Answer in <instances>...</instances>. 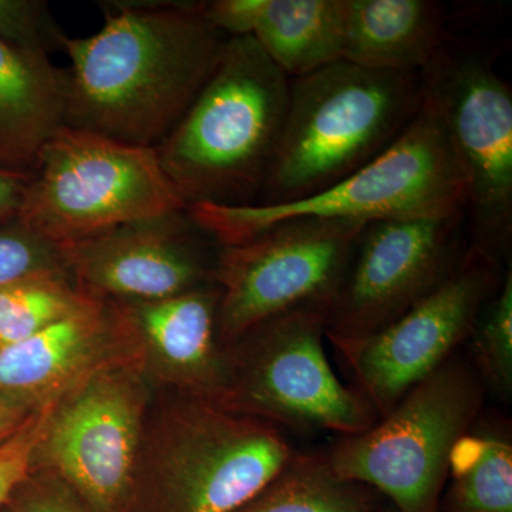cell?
Listing matches in <instances>:
<instances>
[{
	"mask_svg": "<svg viewBox=\"0 0 512 512\" xmlns=\"http://www.w3.org/2000/svg\"><path fill=\"white\" fill-rule=\"evenodd\" d=\"M128 357H140L133 332L120 306L100 299L28 339L2 346L0 396L43 406Z\"/></svg>",
	"mask_w": 512,
	"mask_h": 512,
	"instance_id": "2e32d148",
	"label": "cell"
},
{
	"mask_svg": "<svg viewBox=\"0 0 512 512\" xmlns=\"http://www.w3.org/2000/svg\"><path fill=\"white\" fill-rule=\"evenodd\" d=\"M474 356L484 384L500 396L512 390V274L508 269L497 292L488 299L473 332Z\"/></svg>",
	"mask_w": 512,
	"mask_h": 512,
	"instance_id": "603a6c76",
	"label": "cell"
},
{
	"mask_svg": "<svg viewBox=\"0 0 512 512\" xmlns=\"http://www.w3.org/2000/svg\"><path fill=\"white\" fill-rule=\"evenodd\" d=\"M67 70L50 56L0 40V170L30 175L47 141L64 127Z\"/></svg>",
	"mask_w": 512,
	"mask_h": 512,
	"instance_id": "e0dca14e",
	"label": "cell"
},
{
	"mask_svg": "<svg viewBox=\"0 0 512 512\" xmlns=\"http://www.w3.org/2000/svg\"><path fill=\"white\" fill-rule=\"evenodd\" d=\"M64 272L69 274L57 245L18 218L0 224V288L33 276Z\"/></svg>",
	"mask_w": 512,
	"mask_h": 512,
	"instance_id": "cb8c5ba5",
	"label": "cell"
},
{
	"mask_svg": "<svg viewBox=\"0 0 512 512\" xmlns=\"http://www.w3.org/2000/svg\"><path fill=\"white\" fill-rule=\"evenodd\" d=\"M184 208L156 148L63 127L40 153L18 220L62 247Z\"/></svg>",
	"mask_w": 512,
	"mask_h": 512,
	"instance_id": "8992f818",
	"label": "cell"
},
{
	"mask_svg": "<svg viewBox=\"0 0 512 512\" xmlns=\"http://www.w3.org/2000/svg\"><path fill=\"white\" fill-rule=\"evenodd\" d=\"M100 301L72 275L47 274L0 288V348L42 332Z\"/></svg>",
	"mask_w": 512,
	"mask_h": 512,
	"instance_id": "7402d4cb",
	"label": "cell"
},
{
	"mask_svg": "<svg viewBox=\"0 0 512 512\" xmlns=\"http://www.w3.org/2000/svg\"><path fill=\"white\" fill-rule=\"evenodd\" d=\"M466 212L366 224L329 309V340L370 335L400 318L450 275L464 251Z\"/></svg>",
	"mask_w": 512,
	"mask_h": 512,
	"instance_id": "4fadbf2b",
	"label": "cell"
},
{
	"mask_svg": "<svg viewBox=\"0 0 512 512\" xmlns=\"http://www.w3.org/2000/svg\"><path fill=\"white\" fill-rule=\"evenodd\" d=\"M220 299V288L210 282L157 301L116 302L153 387L221 403L228 367L218 333Z\"/></svg>",
	"mask_w": 512,
	"mask_h": 512,
	"instance_id": "9a60e30c",
	"label": "cell"
},
{
	"mask_svg": "<svg viewBox=\"0 0 512 512\" xmlns=\"http://www.w3.org/2000/svg\"><path fill=\"white\" fill-rule=\"evenodd\" d=\"M3 511H5V512H10V510H9V508H8V505H6L5 510H3Z\"/></svg>",
	"mask_w": 512,
	"mask_h": 512,
	"instance_id": "1f68e13d",
	"label": "cell"
},
{
	"mask_svg": "<svg viewBox=\"0 0 512 512\" xmlns=\"http://www.w3.org/2000/svg\"><path fill=\"white\" fill-rule=\"evenodd\" d=\"M423 103L420 73L346 62L291 80L281 138L258 204L311 197L384 153Z\"/></svg>",
	"mask_w": 512,
	"mask_h": 512,
	"instance_id": "3957f363",
	"label": "cell"
},
{
	"mask_svg": "<svg viewBox=\"0 0 512 512\" xmlns=\"http://www.w3.org/2000/svg\"><path fill=\"white\" fill-rule=\"evenodd\" d=\"M153 389L140 357L74 384L53 403L32 470L52 474L89 512H131Z\"/></svg>",
	"mask_w": 512,
	"mask_h": 512,
	"instance_id": "9c48e42d",
	"label": "cell"
},
{
	"mask_svg": "<svg viewBox=\"0 0 512 512\" xmlns=\"http://www.w3.org/2000/svg\"><path fill=\"white\" fill-rule=\"evenodd\" d=\"M503 278L498 259L470 245L450 275L400 318L362 338L330 340L379 417L470 338Z\"/></svg>",
	"mask_w": 512,
	"mask_h": 512,
	"instance_id": "7c38bea8",
	"label": "cell"
},
{
	"mask_svg": "<svg viewBox=\"0 0 512 512\" xmlns=\"http://www.w3.org/2000/svg\"><path fill=\"white\" fill-rule=\"evenodd\" d=\"M446 512H512V441L494 426L471 427L450 454Z\"/></svg>",
	"mask_w": 512,
	"mask_h": 512,
	"instance_id": "ffe728a7",
	"label": "cell"
},
{
	"mask_svg": "<svg viewBox=\"0 0 512 512\" xmlns=\"http://www.w3.org/2000/svg\"><path fill=\"white\" fill-rule=\"evenodd\" d=\"M372 488L343 480L322 453H296L261 493L235 512H372Z\"/></svg>",
	"mask_w": 512,
	"mask_h": 512,
	"instance_id": "44dd1931",
	"label": "cell"
},
{
	"mask_svg": "<svg viewBox=\"0 0 512 512\" xmlns=\"http://www.w3.org/2000/svg\"><path fill=\"white\" fill-rule=\"evenodd\" d=\"M211 242L217 241L184 208L59 248L84 291L103 301L144 302L214 282L218 251L211 255Z\"/></svg>",
	"mask_w": 512,
	"mask_h": 512,
	"instance_id": "5bb4252c",
	"label": "cell"
},
{
	"mask_svg": "<svg viewBox=\"0 0 512 512\" xmlns=\"http://www.w3.org/2000/svg\"><path fill=\"white\" fill-rule=\"evenodd\" d=\"M467 181L474 245L495 259L512 238V93L484 52L448 37L420 72Z\"/></svg>",
	"mask_w": 512,
	"mask_h": 512,
	"instance_id": "30bf717a",
	"label": "cell"
},
{
	"mask_svg": "<svg viewBox=\"0 0 512 512\" xmlns=\"http://www.w3.org/2000/svg\"><path fill=\"white\" fill-rule=\"evenodd\" d=\"M289 90L291 79L255 37L227 39L190 109L156 148L187 207L252 205L261 198Z\"/></svg>",
	"mask_w": 512,
	"mask_h": 512,
	"instance_id": "7a4b0ae2",
	"label": "cell"
},
{
	"mask_svg": "<svg viewBox=\"0 0 512 512\" xmlns=\"http://www.w3.org/2000/svg\"><path fill=\"white\" fill-rule=\"evenodd\" d=\"M252 37L289 79H299L342 60L343 0H266Z\"/></svg>",
	"mask_w": 512,
	"mask_h": 512,
	"instance_id": "d6986e66",
	"label": "cell"
},
{
	"mask_svg": "<svg viewBox=\"0 0 512 512\" xmlns=\"http://www.w3.org/2000/svg\"><path fill=\"white\" fill-rule=\"evenodd\" d=\"M30 175L0 170V224L18 218Z\"/></svg>",
	"mask_w": 512,
	"mask_h": 512,
	"instance_id": "f1b7e54d",
	"label": "cell"
},
{
	"mask_svg": "<svg viewBox=\"0 0 512 512\" xmlns=\"http://www.w3.org/2000/svg\"><path fill=\"white\" fill-rule=\"evenodd\" d=\"M328 318L329 306H305L259 323L227 346L220 404L276 427L340 437L372 429L379 414L340 382L326 356Z\"/></svg>",
	"mask_w": 512,
	"mask_h": 512,
	"instance_id": "ba28073f",
	"label": "cell"
},
{
	"mask_svg": "<svg viewBox=\"0 0 512 512\" xmlns=\"http://www.w3.org/2000/svg\"><path fill=\"white\" fill-rule=\"evenodd\" d=\"M372 512H397V511L394 510V508H393V510H387V511L376 510V508H375V510H373Z\"/></svg>",
	"mask_w": 512,
	"mask_h": 512,
	"instance_id": "4dcf8cb0",
	"label": "cell"
},
{
	"mask_svg": "<svg viewBox=\"0 0 512 512\" xmlns=\"http://www.w3.org/2000/svg\"><path fill=\"white\" fill-rule=\"evenodd\" d=\"M99 32L67 36L64 127L157 148L190 109L228 37L202 2L106 3Z\"/></svg>",
	"mask_w": 512,
	"mask_h": 512,
	"instance_id": "6da1fadb",
	"label": "cell"
},
{
	"mask_svg": "<svg viewBox=\"0 0 512 512\" xmlns=\"http://www.w3.org/2000/svg\"><path fill=\"white\" fill-rule=\"evenodd\" d=\"M467 181L443 124L423 100L402 136L365 167L289 204L188 207L220 247L244 244L295 218L369 222L466 212Z\"/></svg>",
	"mask_w": 512,
	"mask_h": 512,
	"instance_id": "5b68a950",
	"label": "cell"
},
{
	"mask_svg": "<svg viewBox=\"0 0 512 512\" xmlns=\"http://www.w3.org/2000/svg\"><path fill=\"white\" fill-rule=\"evenodd\" d=\"M10 512H89L56 477L32 470L8 501Z\"/></svg>",
	"mask_w": 512,
	"mask_h": 512,
	"instance_id": "4316f807",
	"label": "cell"
},
{
	"mask_svg": "<svg viewBox=\"0 0 512 512\" xmlns=\"http://www.w3.org/2000/svg\"><path fill=\"white\" fill-rule=\"evenodd\" d=\"M36 409L37 406L25 402V400L0 396V446L22 427V424Z\"/></svg>",
	"mask_w": 512,
	"mask_h": 512,
	"instance_id": "f546056e",
	"label": "cell"
},
{
	"mask_svg": "<svg viewBox=\"0 0 512 512\" xmlns=\"http://www.w3.org/2000/svg\"><path fill=\"white\" fill-rule=\"evenodd\" d=\"M279 427L170 394L148 414L131 512H235L295 457Z\"/></svg>",
	"mask_w": 512,
	"mask_h": 512,
	"instance_id": "277c9868",
	"label": "cell"
},
{
	"mask_svg": "<svg viewBox=\"0 0 512 512\" xmlns=\"http://www.w3.org/2000/svg\"><path fill=\"white\" fill-rule=\"evenodd\" d=\"M484 386L470 365L450 357L372 429L340 437L326 453L330 467L386 495L397 512H439L451 451L476 423Z\"/></svg>",
	"mask_w": 512,
	"mask_h": 512,
	"instance_id": "52a82bcc",
	"label": "cell"
},
{
	"mask_svg": "<svg viewBox=\"0 0 512 512\" xmlns=\"http://www.w3.org/2000/svg\"><path fill=\"white\" fill-rule=\"evenodd\" d=\"M365 222L295 218L244 244L220 247L214 282L221 291L222 346L259 323L305 306L332 305Z\"/></svg>",
	"mask_w": 512,
	"mask_h": 512,
	"instance_id": "8fae6325",
	"label": "cell"
},
{
	"mask_svg": "<svg viewBox=\"0 0 512 512\" xmlns=\"http://www.w3.org/2000/svg\"><path fill=\"white\" fill-rule=\"evenodd\" d=\"M53 403L55 400L37 407L22 427L0 446V511L32 471L36 447L42 439Z\"/></svg>",
	"mask_w": 512,
	"mask_h": 512,
	"instance_id": "484cf974",
	"label": "cell"
},
{
	"mask_svg": "<svg viewBox=\"0 0 512 512\" xmlns=\"http://www.w3.org/2000/svg\"><path fill=\"white\" fill-rule=\"evenodd\" d=\"M343 60L377 72L420 73L448 40L440 3L343 0Z\"/></svg>",
	"mask_w": 512,
	"mask_h": 512,
	"instance_id": "ac0fdd59",
	"label": "cell"
},
{
	"mask_svg": "<svg viewBox=\"0 0 512 512\" xmlns=\"http://www.w3.org/2000/svg\"><path fill=\"white\" fill-rule=\"evenodd\" d=\"M42 0H0V40L25 52L50 56L66 40Z\"/></svg>",
	"mask_w": 512,
	"mask_h": 512,
	"instance_id": "d4e9b609",
	"label": "cell"
},
{
	"mask_svg": "<svg viewBox=\"0 0 512 512\" xmlns=\"http://www.w3.org/2000/svg\"><path fill=\"white\" fill-rule=\"evenodd\" d=\"M265 5L266 0H212L202 2V13L215 29L231 39L254 36Z\"/></svg>",
	"mask_w": 512,
	"mask_h": 512,
	"instance_id": "83f0119b",
	"label": "cell"
}]
</instances>
